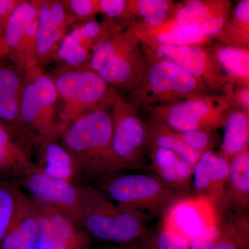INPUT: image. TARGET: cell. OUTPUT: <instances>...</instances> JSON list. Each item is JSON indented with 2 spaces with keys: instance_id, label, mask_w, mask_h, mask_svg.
Listing matches in <instances>:
<instances>
[{
  "instance_id": "6da1fadb",
  "label": "cell",
  "mask_w": 249,
  "mask_h": 249,
  "mask_svg": "<svg viewBox=\"0 0 249 249\" xmlns=\"http://www.w3.org/2000/svg\"><path fill=\"white\" fill-rule=\"evenodd\" d=\"M116 98L65 124L59 135L62 145L76 160L85 177L114 173L111 150V110Z\"/></svg>"
},
{
  "instance_id": "7a4b0ae2",
  "label": "cell",
  "mask_w": 249,
  "mask_h": 249,
  "mask_svg": "<svg viewBox=\"0 0 249 249\" xmlns=\"http://www.w3.org/2000/svg\"><path fill=\"white\" fill-rule=\"evenodd\" d=\"M97 189L116 204L143 214H164L175 201L188 196L148 174H106L99 177Z\"/></svg>"
},
{
  "instance_id": "3957f363",
  "label": "cell",
  "mask_w": 249,
  "mask_h": 249,
  "mask_svg": "<svg viewBox=\"0 0 249 249\" xmlns=\"http://www.w3.org/2000/svg\"><path fill=\"white\" fill-rule=\"evenodd\" d=\"M19 124L29 142L37 136L59 137L61 132L58 96L53 78L38 65L24 71Z\"/></svg>"
},
{
  "instance_id": "277c9868",
  "label": "cell",
  "mask_w": 249,
  "mask_h": 249,
  "mask_svg": "<svg viewBox=\"0 0 249 249\" xmlns=\"http://www.w3.org/2000/svg\"><path fill=\"white\" fill-rule=\"evenodd\" d=\"M51 75L58 93L62 129L78 116L112 101L117 96L115 91L88 66L58 68Z\"/></svg>"
},
{
  "instance_id": "5b68a950",
  "label": "cell",
  "mask_w": 249,
  "mask_h": 249,
  "mask_svg": "<svg viewBox=\"0 0 249 249\" xmlns=\"http://www.w3.org/2000/svg\"><path fill=\"white\" fill-rule=\"evenodd\" d=\"M135 34L114 26L93 47L88 67L111 88H130L138 80L140 57Z\"/></svg>"
},
{
  "instance_id": "8992f818",
  "label": "cell",
  "mask_w": 249,
  "mask_h": 249,
  "mask_svg": "<svg viewBox=\"0 0 249 249\" xmlns=\"http://www.w3.org/2000/svg\"><path fill=\"white\" fill-rule=\"evenodd\" d=\"M34 200L58 210L79 226L94 187L48 176L37 168L16 180Z\"/></svg>"
},
{
  "instance_id": "52a82bcc",
  "label": "cell",
  "mask_w": 249,
  "mask_h": 249,
  "mask_svg": "<svg viewBox=\"0 0 249 249\" xmlns=\"http://www.w3.org/2000/svg\"><path fill=\"white\" fill-rule=\"evenodd\" d=\"M111 157L114 173L124 170L146 169L144 153L147 144V127L133 107L116 96L112 106Z\"/></svg>"
},
{
  "instance_id": "ba28073f",
  "label": "cell",
  "mask_w": 249,
  "mask_h": 249,
  "mask_svg": "<svg viewBox=\"0 0 249 249\" xmlns=\"http://www.w3.org/2000/svg\"><path fill=\"white\" fill-rule=\"evenodd\" d=\"M37 30L36 1H20L3 31L5 58L23 70L37 65Z\"/></svg>"
},
{
  "instance_id": "9c48e42d",
  "label": "cell",
  "mask_w": 249,
  "mask_h": 249,
  "mask_svg": "<svg viewBox=\"0 0 249 249\" xmlns=\"http://www.w3.org/2000/svg\"><path fill=\"white\" fill-rule=\"evenodd\" d=\"M217 101L207 98H195L157 109L155 122L178 132L193 130L210 131L224 123V109Z\"/></svg>"
},
{
  "instance_id": "30bf717a",
  "label": "cell",
  "mask_w": 249,
  "mask_h": 249,
  "mask_svg": "<svg viewBox=\"0 0 249 249\" xmlns=\"http://www.w3.org/2000/svg\"><path fill=\"white\" fill-rule=\"evenodd\" d=\"M217 222L218 212L214 205L192 195L178 199L167 210L162 225L191 242Z\"/></svg>"
},
{
  "instance_id": "8fae6325",
  "label": "cell",
  "mask_w": 249,
  "mask_h": 249,
  "mask_svg": "<svg viewBox=\"0 0 249 249\" xmlns=\"http://www.w3.org/2000/svg\"><path fill=\"white\" fill-rule=\"evenodd\" d=\"M35 1L37 8V64L44 68L55 61L59 47L73 24L62 1Z\"/></svg>"
},
{
  "instance_id": "7c38bea8",
  "label": "cell",
  "mask_w": 249,
  "mask_h": 249,
  "mask_svg": "<svg viewBox=\"0 0 249 249\" xmlns=\"http://www.w3.org/2000/svg\"><path fill=\"white\" fill-rule=\"evenodd\" d=\"M144 88L151 98L171 101L191 96L194 98L202 91V83L173 62L163 59L152 64L147 70Z\"/></svg>"
},
{
  "instance_id": "4fadbf2b",
  "label": "cell",
  "mask_w": 249,
  "mask_h": 249,
  "mask_svg": "<svg viewBox=\"0 0 249 249\" xmlns=\"http://www.w3.org/2000/svg\"><path fill=\"white\" fill-rule=\"evenodd\" d=\"M33 201L40 219L36 249H89V237L78 224L58 210Z\"/></svg>"
},
{
  "instance_id": "5bb4252c",
  "label": "cell",
  "mask_w": 249,
  "mask_h": 249,
  "mask_svg": "<svg viewBox=\"0 0 249 249\" xmlns=\"http://www.w3.org/2000/svg\"><path fill=\"white\" fill-rule=\"evenodd\" d=\"M230 171V160L212 150L201 154L193 165V188L196 196L208 199L220 212Z\"/></svg>"
},
{
  "instance_id": "9a60e30c",
  "label": "cell",
  "mask_w": 249,
  "mask_h": 249,
  "mask_svg": "<svg viewBox=\"0 0 249 249\" xmlns=\"http://www.w3.org/2000/svg\"><path fill=\"white\" fill-rule=\"evenodd\" d=\"M37 169L52 178L81 183L85 175L58 137L37 136L30 140Z\"/></svg>"
},
{
  "instance_id": "2e32d148",
  "label": "cell",
  "mask_w": 249,
  "mask_h": 249,
  "mask_svg": "<svg viewBox=\"0 0 249 249\" xmlns=\"http://www.w3.org/2000/svg\"><path fill=\"white\" fill-rule=\"evenodd\" d=\"M40 232L38 211L33 199L22 189L14 217L0 249H36Z\"/></svg>"
},
{
  "instance_id": "e0dca14e",
  "label": "cell",
  "mask_w": 249,
  "mask_h": 249,
  "mask_svg": "<svg viewBox=\"0 0 249 249\" xmlns=\"http://www.w3.org/2000/svg\"><path fill=\"white\" fill-rule=\"evenodd\" d=\"M25 70L8 64H0V124L21 138L24 137L19 124V104Z\"/></svg>"
},
{
  "instance_id": "ac0fdd59",
  "label": "cell",
  "mask_w": 249,
  "mask_h": 249,
  "mask_svg": "<svg viewBox=\"0 0 249 249\" xmlns=\"http://www.w3.org/2000/svg\"><path fill=\"white\" fill-rule=\"evenodd\" d=\"M30 142L0 124V177L16 181L36 168Z\"/></svg>"
},
{
  "instance_id": "d6986e66",
  "label": "cell",
  "mask_w": 249,
  "mask_h": 249,
  "mask_svg": "<svg viewBox=\"0 0 249 249\" xmlns=\"http://www.w3.org/2000/svg\"><path fill=\"white\" fill-rule=\"evenodd\" d=\"M227 14L224 3L189 1L177 11L175 24L191 28L208 37L222 31Z\"/></svg>"
},
{
  "instance_id": "ffe728a7",
  "label": "cell",
  "mask_w": 249,
  "mask_h": 249,
  "mask_svg": "<svg viewBox=\"0 0 249 249\" xmlns=\"http://www.w3.org/2000/svg\"><path fill=\"white\" fill-rule=\"evenodd\" d=\"M150 147L152 168L157 176L180 193L196 195L192 190L193 165L168 149Z\"/></svg>"
},
{
  "instance_id": "44dd1931",
  "label": "cell",
  "mask_w": 249,
  "mask_h": 249,
  "mask_svg": "<svg viewBox=\"0 0 249 249\" xmlns=\"http://www.w3.org/2000/svg\"><path fill=\"white\" fill-rule=\"evenodd\" d=\"M159 56L173 62L177 66L198 80H207L211 83L212 77L215 78L216 67L213 60L197 46L156 45Z\"/></svg>"
},
{
  "instance_id": "7402d4cb",
  "label": "cell",
  "mask_w": 249,
  "mask_h": 249,
  "mask_svg": "<svg viewBox=\"0 0 249 249\" xmlns=\"http://www.w3.org/2000/svg\"><path fill=\"white\" fill-rule=\"evenodd\" d=\"M249 204V149L230 160V171L224 204L219 213H246Z\"/></svg>"
},
{
  "instance_id": "603a6c76",
  "label": "cell",
  "mask_w": 249,
  "mask_h": 249,
  "mask_svg": "<svg viewBox=\"0 0 249 249\" xmlns=\"http://www.w3.org/2000/svg\"><path fill=\"white\" fill-rule=\"evenodd\" d=\"M224 133L220 155L230 160L248 149L249 116L245 111H232L224 119Z\"/></svg>"
},
{
  "instance_id": "cb8c5ba5",
  "label": "cell",
  "mask_w": 249,
  "mask_h": 249,
  "mask_svg": "<svg viewBox=\"0 0 249 249\" xmlns=\"http://www.w3.org/2000/svg\"><path fill=\"white\" fill-rule=\"evenodd\" d=\"M93 45L82 35L76 24L64 37L57 52L55 61L59 68L88 66Z\"/></svg>"
},
{
  "instance_id": "d4e9b609",
  "label": "cell",
  "mask_w": 249,
  "mask_h": 249,
  "mask_svg": "<svg viewBox=\"0 0 249 249\" xmlns=\"http://www.w3.org/2000/svg\"><path fill=\"white\" fill-rule=\"evenodd\" d=\"M147 144L150 147L168 149L193 165L201 155L199 152L188 146L180 138L178 132L157 122L147 127Z\"/></svg>"
},
{
  "instance_id": "484cf974",
  "label": "cell",
  "mask_w": 249,
  "mask_h": 249,
  "mask_svg": "<svg viewBox=\"0 0 249 249\" xmlns=\"http://www.w3.org/2000/svg\"><path fill=\"white\" fill-rule=\"evenodd\" d=\"M21 190L15 180L0 177V246L14 217Z\"/></svg>"
},
{
  "instance_id": "4316f807",
  "label": "cell",
  "mask_w": 249,
  "mask_h": 249,
  "mask_svg": "<svg viewBox=\"0 0 249 249\" xmlns=\"http://www.w3.org/2000/svg\"><path fill=\"white\" fill-rule=\"evenodd\" d=\"M217 61L229 75L240 80H249L248 51L238 47H221L216 53Z\"/></svg>"
},
{
  "instance_id": "83f0119b",
  "label": "cell",
  "mask_w": 249,
  "mask_h": 249,
  "mask_svg": "<svg viewBox=\"0 0 249 249\" xmlns=\"http://www.w3.org/2000/svg\"><path fill=\"white\" fill-rule=\"evenodd\" d=\"M170 2L166 0H139L127 1V13L137 11L145 25L158 28L163 25L168 17Z\"/></svg>"
},
{
  "instance_id": "f1b7e54d",
  "label": "cell",
  "mask_w": 249,
  "mask_h": 249,
  "mask_svg": "<svg viewBox=\"0 0 249 249\" xmlns=\"http://www.w3.org/2000/svg\"><path fill=\"white\" fill-rule=\"evenodd\" d=\"M207 37L186 26L174 24L156 35L158 45L196 46L206 40Z\"/></svg>"
},
{
  "instance_id": "f546056e",
  "label": "cell",
  "mask_w": 249,
  "mask_h": 249,
  "mask_svg": "<svg viewBox=\"0 0 249 249\" xmlns=\"http://www.w3.org/2000/svg\"><path fill=\"white\" fill-rule=\"evenodd\" d=\"M62 2L73 25L91 20L100 12L98 1L95 0H64Z\"/></svg>"
},
{
  "instance_id": "4dcf8cb0",
  "label": "cell",
  "mask_w": 249,
  "mask_h": 249,
  "mask_svg": "<svg viewBox=\"0 0 249 249\" xmlns=\"http://www.w3.org/2000/svg\"><path fill=\"white\" fill-rule=\"evenodd\" d=\"M180 138L188 146L202 154L211 150L212 137L209 131L193 130L178 132Z\"/></svg>"
},
{
  "instance_id": "1f68e13d",
  "label": "cell",
  "mask_w": 249,
  "mask_h": 249,
  "mask_svg": "<svg viewBox=\"0 0 249 249\" xmlns=\"http://www.w3.org/2000/svg\"><path fill=\"white\" fill-rule=\"evenodd\" d=\"M100 12L109 18H118L127 14V1L124 0H100Z\"/></svg>"
},
{
  "instance_id": "d6a6232c",
  "label": "cell",
  "mask_w": 249,
  "mask_h": 249,
  "mask_svg": "<svg viewBox=\"0 0 249 249\" xmlns=\"http://www.w3.org/2000/svg\"><path fill=\"white\" fill-rule=\"evenodd\" d=\"M217 235V225L208 229L200 237L190 242L189 249H209L215 240Z\"/></svg>"
},
{
  "instance_id": "836d02e7",
  "label": "cell",
  "mask_w": 249,
  "mask_h": 249,
  "mask_svg": "<svg viewBox=\"0 0 249 249\" xmlns=\"http://www.w3.org/2000/svg\"><path fill=\"white\" fill-rule=\"evenodd\" d=\"M19 2L20 0H0V37H2L5 26Z\"/></svg>"
},
{
  "instance_id": "e575fe53",
  "label": "cell",
  "mask_w": 249,
  "mask_h": 249,
  "mask_svg": "<svg viewBox=\"0 0 249 249\" xmlns=\"http://www.w3.org/2000/svg\"><path fill=\"white\" fill-rule=\"evenodd\" d=\"M235 19L239 24H244L248 27L249 22V1H240L236 6Z\"/></svg>"
},
{
  "instance_id": "d590c367",
  "label": "cell",
  "mask_w": 249,
  "mask_h": 249,
  "mask_svg": "<svg viewBox=\"0 0 249 249\" xmlns=\"http://www.w3.org/2000/svg\"><path fill=\"white\" fill-rule=\"evenodd\" d=\"M248 88H244L240 90L238 93V100L242 106L245 108L249 109V96Z\"/></svg>"
},
{
  "instance_id": "8d00e7d4",
  "label": "cell",
  "mask_w": 249,
  "mask_h": 249,
  "mask_svg": "<svg viewBox=\"0 0 249 249\" xmlns=\"http://www.w3.org/2000/svg\"><path fill=\"white\" fill-rule=\"evenodd\" d=\"M5 57H6V52H5L4 42L2 38L0 37V60L4 58Z\"/></svg>"
},
{
  "instance_id": "74e56055",
  "label": "cell",
  "mask_w": 249,
  "mask_h": 249,
  "mask_svg": "<svg viewBox=\"0 0 249 249\" xmlns=\"http://www.w3.org/2000/svg\"><path fill=\"white\" fill-rule=\"evenodd\" d=\"M120 249V248H118V249Z\"/></svg>"
}]
</instances>
